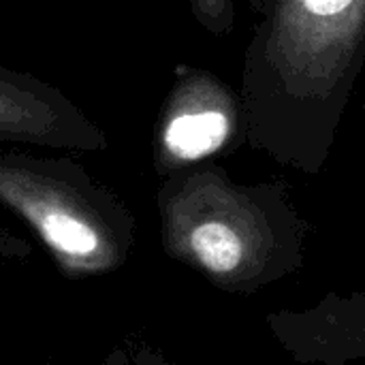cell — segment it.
<instances>
[{
	"label": "cell",
	"mask_w": 365,
	"mask_h": 365,
	"mask_svg": "<svg viewBox=\"0 0 365 365\" xmlns=\"http://www.w3.org/2000/svg\"><path fill=\"white\" fill-rule=\"evenodd\" d=\"M365 66V0H263L242 66L246 143L323 171Z\"/></svg>",
	"instance_id": "cell-1"
},
{
	"label": "cell",
	"mask_w": 365,
	"mask_h": 365,
	"mask_svg": "<svg viewBox=\"0 0 365 365\" xmlns=\"http://www.w3.org/2000/svg\"><path fill=\"white\" fill-rule=\"evenodd\" d=\"M0 143L103 152L107 133L53 83L0 64Z\"/></svg>",
	"instance_id": "cell-5"
},
{
	"label": "cell",
	"mask_w": 365,
	"mask_h": 365,
	"mask_svg": "<svg viewBox=\"0 0 365 365\" xmlns=\"http://www.w3.org/2000/svg\"><path fill=\"white\" fill-rule=\"evenodd\" d=\"M265 323L282 349L304 365L365 361V289L329 293L306 310L269 312Z\"/></svg>",
	"instance_id": "cell-6"
},
{
	"label": "cell",
	"mask_w": 365,
	"mask_h": 365,
	"mask_svg": "<svg viewBox=\"0 0 365 365\" xmlns=\"http://www.w3.org/2000/svg\"><path fill=\"white\" fill-rule=\"evenodd\" d=\"M244 141L240 92L207 68L178 64L154 126L152 158L158 178L210 163Z\"/></svg>",
	"instance_id": "cell-4"
},
{
	"label": "cell",
	"mask_w": 365,
	"mask_h": 365,
	"mask_svg": "<svg viewBox=\"0 0 365 365\" xmlns=\"http://www.w3.org/2000/svg\"><path fill=\"white\" fill-rule=\"evenodd\" d=\"M32 255V246L21 240L11 235L6 229H0V263H19L26 261Z\"/></svg>",
	"instance_id": "cell-9"
},
{
	"label": "cell",
	"mask_w": 365,
	"mask_h": 365,
	"mask_svg": "<svg viewBox=\"0 0 365 365\" xmlns=\"http://www.w3.org/2000/svg\"><path fill=\"white\" fill-rule=\"evenodd\" d=\"M160 242L212 287L252 295L302 269L310 225L284 182L237 184L214 163L160 180Z\"/></svg>",
	"instance_id": "cell-2"
},
{
	"label": "cell",
	"mask_w": 365,
	"mask_h": 365,
	"mask_svg": "<svg viewBox=\"0 0 365 365\" xmlns=\"http://www.w3.org/2000/svg\"><path fill=\"white\" fill-rule=\"evenodd\" d=\"M43 365H58V364H53V361H47V364H43Z\"/></svg>",
	"instance_id": "cell-10"
},
{
	"label": "cell",
	"mask_w": 365,
	"mask_h": 365,
	"mask_svg": "<svg viewBox=\"0 0 365 365\" xmlns=\"http://www.w3.org/2000/svg\"><path fill=\"white\" fill-rule=\"evenodd\" d=\"M192 17L214 36H227L235 28L233 0H188Z\"/></svg>",
	"instance_id": "cell-7"
},
{
	"label": "cell",
	"mask_w": 365,
	"mask_h": 365,
	"mask_svg": "<svg viewBox=\"0 0 365 365\" xmlns=\"http://www.w3.org/2000/svg\"><path fill=\"white\" fill-rule=\"evenodd\" d=\"M103 365H173L165 353L139 338H126L105 357Z\"/></svg>",
	"instance_id": "cell-8"
},
{
	"label": "cell",
	"mask_w": 365,
	"mask_h": 365,
	"mask_svg": "<svg viewBox=\"0 0 365 365\" xmlns=\"http://www.w3.org/2000/svg\"><path fill=\"white\" fill-rule=\"evenodd\" d=\"M0 203L71 280L118 272L137 244L130 207L68 156L0 152Z\"/></svg>",
	"instance_id": "cell-3"
}]
</instances>
